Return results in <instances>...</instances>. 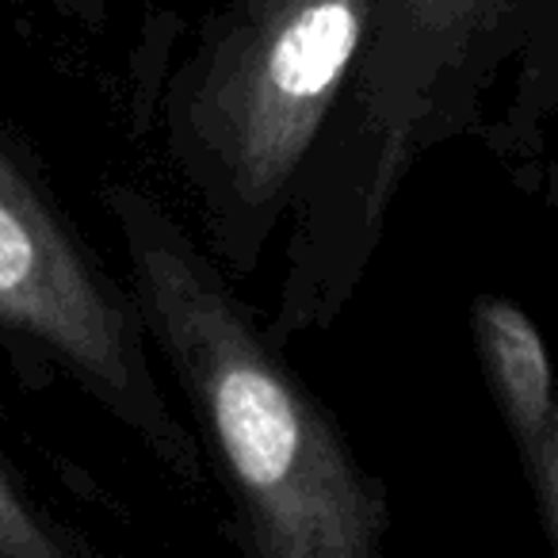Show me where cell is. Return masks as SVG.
<instances>
[{"instance_id": "cell-4", "label": "cell", "mask_w": 558, "mask_h": 558, "mask_svg": "<svg viewBox=\"0 0 558 558\" xmlns=\"http://www.w3.org/2000/svg\"><path fill=\"white\" fill-rule=\"evenodd\" d=\"M0 349L27 375L70 379L177 478L199 482L203 444L169 410L149 333L65 218L24 146L0 131Z\"/></svg>"}, {"instance_id": "cell-3", "label": "cell", "mask_w": 558, "mask_h": 558, "mask_svg": "<svg viewBox=\"0 0 558 558\" xmlns=\"http://www.w3.org/2000/svg\"><path fill=\"white\" fill-rule=\"evenodd\" d=\"M372 0H230L165 88V142L230 276L264 260L364 50Z\"/></svg>"}, {"instance_id": "cell-1", "label": "cell", "mask_w": 558, "mask_h": 558, "mask_svg": "<svg viewBox=\"0 0 558 558\" xmlns=\"http://www.w3.org/2000/svg\"><path fill=\"white\" fill-rule=\"evenodd\" d=\"M558 119V0H372L364 50L291 207L288 268L264 337L341 318L390 207L428 149L482 134L539 187Z\"/></svg>"}, {"instance_id": "cell-6", "label": "cell", "mask_w": 558, "mask_h": 558, "mask_svg": "<svg viewBox=\"0 0 558 558\" xmlns=\"http://www.w3.org/2000/svg\"><path fill=\"white\" fill-rule=\"evenodd\" d=\"M0 558H96L65 524H58L16 466L0 456Z\"/></svg>"}, {"instance_id": "cell-5", "label": "cell", "mask_w": 558, "mask_h": 558, "mask_svg": "<svg viewBox=\"0 0 558 558\" xmlns=\"http://www.w3.org/2000/svg\"><path fill=\"white\" fill-rule=\"evenodd\" d=\"M474 341L497 410L517 448H524L558 417V387L539 329L517 303L482 295L474 303Z\"/></svg>"}, {"instance_id": "cell-2", "label": "cell", "mask_w": 558, "mask_h": 558, "mask_svg": "<svg viewBox=\"0 0 558 558\" xmlns=\"http://www.w3.org/2000/svg\"><path fill=\"white\" fill-rule=\"evenodd\" d=\"M149 344L161 349L233 501L241 558H387L390 501L222 264L149 192L104 195Z\"/></svg>"}, {"instance_id": "cell-7", "label": "cell", "mask_w": 558, "mask_h": 558, "mask_svg": "<svg viewBox=\"0 0 558 558\" xmlns=\"http://www.w3.org/2000/svg\"><path fill=\"white\" fill-rule=\"evenodd\" d=\"M524 456V466H527V482L535 489V505L543 512V524H547L550 539H555V550H558V417L543 428L535 440H527L520 448Z\"/></svg>"}]
</instances>
